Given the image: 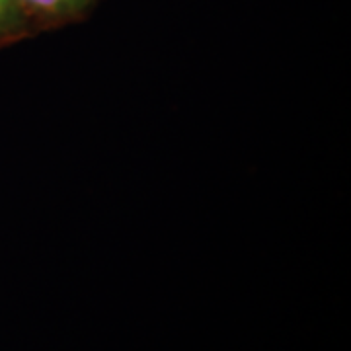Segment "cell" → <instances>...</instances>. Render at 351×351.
I'll use <instances>...</instances> for the list:
<instances>
[{"instance_id":"1","label":"cell","mask_w":351,"mask_h":351,"mask_svg":"<svg viewBox=\"0 0 351 351\" xmlns=\"http://www.w3.org/2000/svg\"><path fill=\"white\" fill-rule=\"evenodd\" d=\"M94 0H20L25 16L41 20H66L84 12Z\"/></svg>"},{"instance_id":"2","label":"cell","mask_w":351,"mask_h":351,"mask_svg":"<svg viewBox=\"0 0 351 351\" xmlns=\"http://www.w3.org/2000/svg\"><path fill=\"white\" fill-rule=\"evenodd\" d=\"M25 20L27 16L20 6V0H0V38L20 34Z\"/></svg>"}]
</instances>
